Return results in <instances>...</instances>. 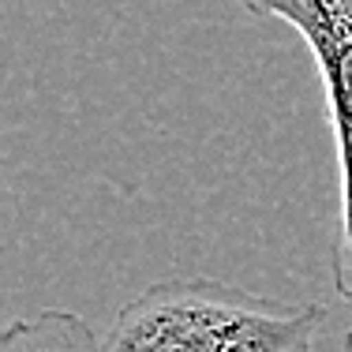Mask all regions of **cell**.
I'll return each mask as SVG.
<instances>
[{"label":"cell","mask_w":352,"mask_h":352,"mask_svg":"<svg viewBox=\"0 0 352 352\" xmlns=\"http://www.w3.org/2000/svg\"><path fill=\"white\" fill-rule=\"evenodd\" d=\"M326 322L311 300H278L217 278H169L116 311L109 352H307Z\"/></svg>","instance_id":"cell-1"},{"label":"cell","mask_w":352,"mask_h":352,"mask_svg":"<svg viewBox=\"0 0 352 352\" xmlns=\"http://www.w3.org/2000/svg\"><path fill=\"white\" fill-rule=\"evenodd\" d=\"M258 19H281L307 41L326 94L341 169V229L330 255L333 289L352 304V0H240Z\"/></svg>","instance_id":"cell-2"},{"label":"cell","mask_w":352,"mask_h":352,"mask_svg":"<svg viewBox=\"0 0 352 352\" xmlns=\"http://www.w3.org/2000/svg\"><path fill=\"white\" fill-rule=\"evenodd\" d=\"M0 352H109L105 338L82 315L45 307L27 318H12L0 333Z\"/></svg>","instance_id":"cell-3"}]
</instances>
